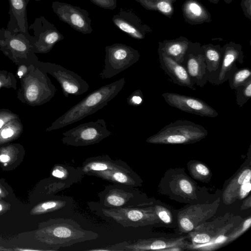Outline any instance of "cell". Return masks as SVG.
<instances>
[{"mask_svg":"<svg viewBox=\"0 0 251 251\" xmlns=\"http://www.w3.org/2000/svg\"><path fill=\"white\" fill-rule=\"evenodd\" d=\"M29 29L33 30L36 53H48L57 43L64 39L54 25L43 16L36 18Z\"/></svg>","mask_w":251,"mask_h":251,"instance_id":"obj_11","label":"cell"},{"mask_svg":"<svg viewBox=\"0 0 251 251\" xmlns=\"http://www.w3.org/2000/svg\"><path fill=\"white\" fill-rule=\"evenodd\" d=\"M17 149L10 145L0 149V162L8 163L15 159L17 154Z\"/></svg>","mask_w":251,"mask_h":251,"instance_id":"obj_29","label":"cell"},{"mask_svg":"<svg viewBox=\"0 0 251 251\" xmlns=\"http://www.w3.org/2000/svg\"><path fill=\"white\" fill-rule=\"evenodd\" d=\"M162 96L168 104L181 111L202 117L218 116L216 110L200 99L171 92L164 93Z\"/></svg>","mask_w":251,"mask_h":251,"instance_id":"obj_13","label":"cell"},{"mask_svg":"<svg viewBox=\"0 0 251 251\" xmlns=\"http://www.w3.org/2000/svg\"><path fill=\"white\" fill-rule=\"evenodd\" d=\"M23 131L19 117L10 120L0 129V145L17 139Z\"/></svg>","mask_w":251,"mask_h":251,"instance_id":"obj_26","label":"cell"},{"mask_svg":"<svg viewBox=\"0 0 251 251\" xmlns=\"http://www.w3.org/2000/svg\"><path fill=\"white\" fill-rule=\"evenodd\" d=\"M207 65V69L209 73L208 82L217 74L222 62L224 48L219 44L213 45L211 43L202 45Z\"/></svg>","mask_w":251,"mask_h":251,"instance_id":"obj_24","label":"cell"},{"mask_svg":"<svg viewBox=\"0 0 251 251\" xmlns=\"http://www.w3.org/2000/svg\"><path fill=\"white\" fill-rule=\"evenodd\" d=\"M13 88L16 89V80L13 75L7 71H0V88Z\"/></svg>","mask_w":251,"mask_h":251,"instance_id":"obj_30","label":"cell"},{"mask_svg":"<svg viewBox=\"0 0 251 251\" xmlns=\"http://www.w3.org/2000/svg\"><path fill=\"white\" fill-rule=\"evenodd\" d=\"M37 235L40 241L52 247L54 251L99 237L97 233L84 229L75 221L63 218L49 222Z\"/></svg>","mask_w":251,"mask_h":251,"instance_id":"obj_2","label":"cell"},{"mask_svg":"<svg viewBox=\"0 0 251 251\" xmlns=\"http://www.w3.org/2000/svg\"><path fill=\"white\" fill-rule=\"evenodd\" d=\"M158 217L164 223L168 224L171 222V218L168 212L165 210L160 211L158 213Z\"/></svg>","mask_w":251,"mask_h":251,"instance_id":"obj_42","label":"cell"},{"mask_svg":"<svg viewBox=\"0 0 251 251\" xmlns=\"http://www.w3.org/2000/svg\"><path fill=\"white\" fill-rule=\"evenodd\" d=\"M104 49V64L100 74L101 79L114 76L136 63L140 57L138 50L121 43L107 46Z\"/></svg>","mask_w":251,"mask_h":251,"instance_id":"obj_6","label":"cell"},{"mask_svg":"<svg viewBox=\"0 0 251 251\" xmlns=\"http://www.w3.org/2000/svg\"><path fill=\"white\" fill-rule=\"evenodd\" d=\"M208 131L202 126L186 120H177L166 125L146 142L151 144H187L204 138Z\"/></svg>","mask_w":251,"mask_h":251,"instance_id":"obj_3","label":"cell"},{"mask_svg":"<svg viewBox=\"0 0 251 251\" xmlns=\"http://www.w3.org/2000/svg\"><path fill=\"white\" fill-rule=\"evenodd\" d=\"M23 77L18 96H24V102L30 105H41L49 101L54 96L56 88L47 73L37 65L35 67L30 65L27 73Z\"/></svg>","mask_w":251,"mask_h":251,"instance_id":"obj_4","label":"cell"},{"mask_svg":"<svg viewBox=\"0 0 251 251\" xmlns=\"http://www.w3.org/2000/svg\"><path fill=\"white\" fill-rule=\"evenodd\" d=\"M127 166L124 161L113 160L108 155H103L87 158L84 161L80 169L84 175L92 171L112 170Z\"/></svg>","mask_w":251,"mask_h":251,"instance_id":"obj_22","label":"cell"},{"mask_svg":"<svg viewBox=\"0 0 251 251\" xmlns=\"http://www.w3.org/2000/svg\"><path fill=\"white\" fill-rule=\"evenodd\" d=\"M86 175L97 176L113 184L135 187L139 186L141 181L139 176L129 166L112 170L92 171L87 173Z\"/></svg>","mask_w":251,"mask_h":251,"instance_id":"obj_17","label":"cell"},{"mask_svg":"<svg viewBox=\"0 0 251 251\" xmlns=\"http://www.w3.org/2000/svg\"><path fill=\"white\" fill-rule=\"evenodd\" d=\"M18 118H19L18 115L9 110H0V129L10 120Z\"/></svg>","mask_w":251,"mask_h":251,"instance_id":"obj_32","label":"cell"},{"mask_svg":"<svg viewBox=\"0 0 251 251\" xmlns=\"http://www.w3.org/2000/svg\"><path fill=\"white\" fill-rule=\"evenodd\" d=\"M226 239V237L224 236H220L218 237L215 241V243H220L224 242Z\"/></svg>","mask_w":251,"mask_h":251,"instance_id":"obj_45","label":"cell"},{"mask_svg":"<svg viewBox=\"0 0 251 251\" xmlns=\"http://www.w3.org/2000/svg\"><path fill=\"white\" fill-rule=\"evenodd\" d=\"M128 242L124 241L120 243L102 247L99 249H90L87 251H125V246Z\"/></svg>","mask_w":251,"mask_h":251,"instance_id":"obj_34","label":"cell"},{"mask_svg":"<svg viewBox=\"0 0 251 251\" xmlns=\"http://www.w3.org/2000/svg\"><path fill=\"white\" fill-rule=\"evenodd\" d=\"M240 6L245 17L251 20V0H242Z\"/></svg>","mask_w":251,"mask_h":251,"instance_id":"obj_35","label":"cell"},{"mask_svg":"<svg viewBox=\"0 0 251 251\" xmlns=\"http://www.w3.org/2000/svg\"><path fill=\"white\" fill-rule=\"evenodd\" d=\"M211 3L213 4H218L219 0H208Z\"/></svg>","mask_w":251,"mask_h":251,"instance_id":"obj_47","label":"cell"},{"mask_svg":"<svg viewBox=\"0 0 251 251\" xmlns=\"http://www.w3.org/2000/svg\"><path fill=\"white\" fill-rule=\"evenodd\" d=\"M143 95L140 90H136L127 98V102L129 105L138 106L143 102Z\"/></svg>","mask_w":251,"mask_h":251,"instance_id":"obj_31","label":"cell"},{"mask_svg":"<svg viewBox=\"0 0 251 251\" xmlns=\"http://www.w3.org/2000/svg\"><path fill=\"white\" fill-rule=\"evenodd\" d=\"M41 70L49 73L59 82L64 96H79L89 89V85L80 75L55 63L37 61L36 65Z\"/></svg>","mask_w":251,"mask_h":251,"instance_id":"obj_9","label":"cell"},{"mask_svg":"<svg viewBox=\"0 0 251 251\" xmlns=\"http://www.w3.org/2000/svg\"><path fill=\"white\" fill-rule=\"evenodd\" d=\"M190 42L182 36L175 39L164 40L158 42L157 50L164 52L182 65Z\"/></svg>","mask_w":251,"mask_h":251,"instance_id":"obj_21","label":"cell"},{"mask_svg":"<svg viewBox=\"0 0 251 251\" xmlns=\"http://www.w3.org/2000/svg\"><path fill=\"white\" fill-rule=\"evenodd\" d=\"M94 4L104 9L113 10L117 6L116 0H90Z\"/></svg>","mask_w":251,"mask_h":251,"instance_id":"obj_33","label":"cell"},{"mask_svg":"<svg viewBox=\"0 0 251 251\" xmlns=\"http://www.w3.org/2000/svg\"><path fill=\"white\" fill-rule=\"evenodd\" d=\"M112 134L108 129L105 120L99 119L95 122L80 124L63 132L61 141L67 146L83 147L98 143Z\"/></svg>","mask_w":251,"mask_h":251,"instance_id":"obj_7","label":"cell"},{"mask_svg":"<svg viewBox=\"0 0 251 251\" xmlns=\"http://www.w3.org/2000/svg\"><path fill=\"white\" fill-rule=\"evenodd\" d=\"M210 240V237L206 234L201 233L196 235L193 238V241L197 243L204 244Z\"/></svg>","mask_w":251,"mask_h":251,"instance_id":"obj_38","label":"cell"},{"mask_svg":"<svg viewBox=\"0 0 251 251\" xmlns=\"http://www.w3.org/2000/svg\"><path fill=\"white\" fill-rule=\"evenodd\" d=\"M196 170L201 176H206L209 174L208 168L202 164H197L196 166Z\"/></svg>","mask_w":251,"mask_h":251,"instance_id":"obj_41","label":"cell"},{"mask_svg":"<svg viewBox=\"0 0 251 251\" xmlns=\"http://www.w3.org/2000/svg\"><path fill=\"white\" fill-rule=\"evenodd\" d=\"M32 36L0 29V50L16 62L37 61Z\"/></svg>","mask_w":251,"mask_h":251,"instance_id":"obj_5","label":"cell"},{"mask_svg":"<svg viewBox=\"0 0 251 251\" xmlns=\"http://www.w3.org/2000/svg\"><path fill=\"white\" fill-rule=\"evenodd\" d=\"M179 186L181 190L186 194H190L193 191L191 184L186 179H182L180 180L179 181Z\"/></svg>","mask_w":251,"mask_h":251,"instance_id":"obj_37","label":"cell"},{"mask_svg":"<svg viewBox=\"0 0 251 251\" xmlns=\"http://www.w3.org/2000/svg\"><path fill=\"white\" fill-rule=\"evenodd\" d=\"M112 21L117 28L135 39H144L148 33L152 31L132 8H121Z\"/></svg>","mask_w":251,"mask_h":251,"instance_id":"obj_14","label":"cell"},{"mask_svg":"<svg viewBox=\"0 0 251 251\" xmlns=\"http://www.w3.org/2000/svg\"><path fill=\"white\" fill-rule=\"evenodd\" d=\"M182 65L194 85L203 87L208 81L209 73L200 43L190 42Z\"/></svg>","mask_w":251,"mask_h":251,"instance_id":"obj_12","label":"cell"},{"mask_svg":"<svg viewBox=\"0 0 251 251\" xmlns=\"http://www.w3.org/2000/svg\"><path fill=\"white\" fill-rule=\"evenodd\" d=\"M222 62L217 75L209 82L214 85H220L227 80L230 75L238 68L236 63L244 62V52L241 45L229 42L224 46Z\"/></svg>","mask_w":251,"mask_h":251,"instance_id":"obj_15","label":"cell"},{"mask_svg":"<svg viewBox=\"0 0 251 251\" xmlns=\"http://www.w3.org/2000/svg\"><path fill=\"white\" fill-rule=\"evenodd\" d=\"M10 20L7 29L12 33L21 32L29 35L26 7L28 0H8Z\"/></svg>","mask_w":251,"mask_h":251,"instance_id":"obj_18","label":"cell"},{"mask_svg":"<svg viewBox=\"0 0 251 251\" xmlns=\"http://www.w3.org/2000/svg\"><path fill=\"white\" fill-rule=\"evenodd\" d=\"M235 90L236 103L239 107H242L251 98V79Z\"/></svg>","mask_w":251,"mask_h":251,"instance_id":"obj_28","label":"cell"},{"mask_svg":"<svg viewBox=\"0 0 251 251\" xmlns=\"http://www.w3.org/2000/svg\"><path fill=\"white\" fill-rule=\"evenodd\" d=\"M51 7L61 21L75 30L84 34L92 32V20L85 9L58 1L52 2Z\"/></svg>","mask_w":251,"mask_h":251,"instance_id":"obj_10","label":"cell"},{"mask_svg":"<svg viewBox=\"0 0 251 251\" xmlns=\"http://www.w3.org/2000/svg\"><path fill=\"white\" fill-rule=\"evenodd\" d=\"M7 195L6 192H5L2 188L0 186V196L2 197H5Z\"/></svg>","mask_w":251,"mask_h":251,"instance_id":"obj_46","label":"cell"},{"mask_svg":"<svg viewBox=\"0 0 251 251\" xmlns=\"http://www.w3.org/2000/svg\"><path fill=\"white\" fill-rule=\"evenodd\" d=\"M251 79V71L249 68H237L229 76L227 80L231 89L244 85Z\"/></svg>","mask_w":251,"mask_h":251,"instance_id":"obj_27","label":"cell"},{"mask_svg":"<svg viewBox=\"0 0 251 251\" xmlns=\"http://www.w3.org/2000/svg\"><path fill=\"white\" fill-rule=\"evenodd\" d=\"M10 205L9 203L2 201H0V215L5 212L9 209Z\"/></svg>","mask_w":251,"mask_h":251,"instance_id":"obj_44","label":"cell"},{"mask_svg":"<svg viewBox=\"0 0 251 251\" xmlns=\"http://www.w3.org/2000/svg\"><path fill=\"white\" fill-rule=\"evenodd\" d=\"M51 176L58 180L64 189L81 181L84 175L80 168L67 164H56L51 171Z\"/></svg>","mask_w":251,"mask_h":251,"instance_id":"obj_23","label":"cell"},{"mask_svg":"<svg viewBox=\"0 0 251 251\" xmlns=\"http://www.w3.org/2000/svg\"><path fill=\"white\" fill-rule=\"evenodd\" d=\"M181 226L185 230L190 231L192 230L194 227L192 222L187 218H183L180 221Z\"/></svg>","mask_w":251,"mask_h":251,"instance_id":"obj_39","label":"cell"},{"mask_svg":"<svg viewBox=\"0 0 251 251\" xmlns=\"http://www.w3.org/2000/svg\"><path fill=\"white\" fill-rule=\"evenodd\" d=\"M161 69L172 79L173 82L178 85L195 90L194 84L191 81L185 68L166 55L157 50Z\"/></svg>","mask_w":251,"mask_h":251,"instance_id":"obj_16","label":"cell"},{"mask_svg":"<svg viewBox=\"0 0 251 251\" xmlns=\"http://www.w3.org/2000/svg\"><path fill=\"white\" fill-rule=\"evenodd\" d=\"M98 204L104 208L139 207L140 202L139 192L135 187L123 184L107 185L98 194Z\"/></svg>","mask_w":251,"mask_h":251,"instance_id":"obj_8","label":"cell"},{"mask_svg":"<svg viewBox=\"0 0 251 251\" xmlns=\"http://www.w3.org/2000/svg\"><path fill=\"white\" fill-rule=\"evenodd\" d=\"M25 65H21L18 69L17 75L20 78L24 76L28 72V69Z\"/></svg>","mask_w":251,"mask_h":251,"instance_id":"obj_43","label":"cell"},{"mask_svg":"<svg viewBox=\"0 0 251 251\" xmlns=\"http://www.w3.org/2000/svg\"><path fill=\"white\" fill-rule=\"evenodd\" d=\"M177 0H135L145 9L159 12L172 18L174 13V3Z\"/></svg>","mask_w":251,"mask_h":251,"instance_id":"obj_25","label":"cell"},{"mask_svg":"<svg viewBox=\"0 0 251 251\" xmlns=\"http://www.w3.org/2000/svg\"><path fill=\"white\" fill-rule=\"evenodd\" d=\"M184 21L191 25L209 23L212 16L206 8L198 0H186L181 6Z\"/></svg>","mask_w":251,"mask_h":251,"instance_id":"obj_19","label":"cell"},{"mask_svg":"<svg viewBox=\"0 0 251 251\" xmlns=\"http://www.w3.org/2000/svg\"><path fill=\"white\" fill-rule=\"evenodd\" d=\"M251 185L250 181H248L241 185L240 191V195L241 198L245 197V196L251 191Z\"/></svg>","mask_w":251,"mask_h":251,"instance_id":"obj_40","label":"cell"},{"mask_svg":"<svg viewBox=\"0 0 251 251\" xmlns=\"http://www.w3.org/2000/svg\"><path fill=\"white\" fill-rule=\"evenodd\" d=\"M74 201L68 196H58L54 199L41 202L31 210V215H41L51 212L66 213L74 207Z\"/></svg>","mask_w":251,"mask_h":251,"instance_id":"obj_20","label":"cell"},{"mask_svg":"<svg viewBox=\"0 0 251 251\" xmlns=\"http://www.w3.org/2000/svg\"><path fill=\"white\" fill-rule=\"evenodd\" d=\"M251 172L250 169L245 170L238 178L237 182L239 185H242L250 180Z\"/></svg>","mask_w":251,"mask_h":251,"instance_id":"obj_36","label":"cell"},{"mask_svg":"<svg viewBox=\"0 0 251 251\" xmlns=\"http://www.w3.org/2000/svg\"><path fill=\"white\" fill-rule=\"evenodd\" d=\"M35 0V1H40L41 0Z\"/></svg>","mask_w":251,"mask_h":251,"instance_id":"obj_49","label":"cell"},{"mask_svg":"<svg viewBox=\"0 0 251 251\" xmlns=\"http://www.w3.org/2000/svg\"><path fill=\"white\" fill-rule=\"evenodd\" d=\"M224 1L226 4H230L232 2V0H224Z\"/></svg>","mask_w":251,"mask_h":251,"instance_id":"obj_48","label":"cell"},{"mask_svg":"<svg viewBox=\"0 0 251 251\" xmlns=\"http://www.w3.org/2000/svg\"><path fill=\"white\" fill-rule=\"evenodd\" d=\"M125 78L103 85L91 92L57 118L46 129L47 131L58 129L81 120L107 105L123 88Z\"/></svg>","mask_w":251,"mask_h":251,"instance_id":"obj_1","label":"cell"}]
</instances>
